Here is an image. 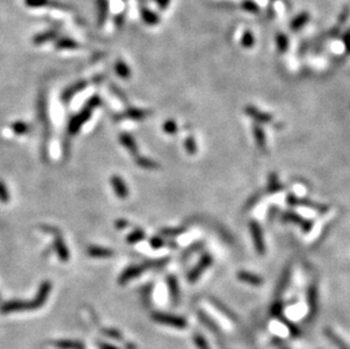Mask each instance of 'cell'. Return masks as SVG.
<instances>
[{"mask_svg": "<svg viewBox=\"0 0 350 349\" xmlns=\"http://www.w3.org/2000/svg\"><path fill=\"white\" fill-rule=\"evenodd\" d=\"M350 16V7L349 6H345L341 10V13H340V15L338 17V24H336V26L339 27H342L343 25H345L347 19L349 18Z\"/></svg>", "mask_w": 350, "mask_h": 349, "instance_id": "cell-44", "label": "cell"}, {"mask_svg": "<svg viewBox=\"0 0 350 349\" xmlns=\"http://www.w3.org/2000/svg\"><path fill=\"white\" fill-rule=\"evenodd\" d=\"M284 186L280 183V180H279L278 178V174L275 173H271L270 174H268V186H267V190L270 193L274 194V193H278V192H281L282 190H283Z\"/></svg>", "mask_w": 350, "mask_h": 349, "instance_id": "cell-29", "label": "cell"}, {"mask_svg": "<svg viewBox=\"0 0 350 349\" xmlns=\"http://www.w3.org/2000/svg\"><path fill=\"white\" fill-rule=\"evenodd\" d=\"M340 32H341V27H339V26L335 25L334 27H332V29L330 30L329 35L331 36V37H336V36H339Z\"/></svg>", "mask_w": 350, "mask_h": 349, "instance_id": "cell-53", "label": "cell"}, {"mask_svg": "<svg viewBox=\"0 0 350 349\" xmlns=\"http://www.w3.org/2000/svg\"><path fill=\"white\" fill-rule=\"evenodd\" d=\"M308 20H309V14L307 12H301L300 14H298L297 16L292 18L290 23V29L294 31V32L300 31L302 27L308 23Z\"/></svg>", "mask_w": 350, "mask_h": 349, "instance_id": "cell-25", "label": "cell"}, {"mask_svg": "<svg viewBox=\"0 0 350 349\" xmlns=\"http://www.w3.org/2000/svg\"><path fill=\"white\" fill-rule=\"evenodd\" d=\"M342 41H343V43H345L346 51H347V52H348V53H350V27H349L348 30L346 31L345 33H343Z\"/></svg>", "mask_w": 350, "mask_h": 349, "instance_id": "cell-51", "label": "cell"}, {"mask_svg": "<svg viewBox=\"0 0 350 349\" xmlns=\"http://www.w3.org/2000/svg\"><path fill=\"white\" fill-rule=\"evenodd\" d=\"M150 245H151L153 248L158 249V248H162L163 246L166 245V242L163 238L159 237V236H155V237H152L150 239Z\"/></svg>", "mask_w": 350, "mask_h": 349, "instance_id": "cell-49", "label": "cell"}, {"mask_svg": "<svg viewBox=\"0 0 350 349\" xmlns=\"http://www.w3.org/2000/svg\"><path fill=\"white\" fill-rule=\"evenodd\" d=\"M237 279L253 287H261L264 283V279L261 276L250 271H245V270L237 272Z\"/></svg>", "mask_w": 350, "mask_h": 349, "instance_id": "cell-13", "label": "cell"}, {"mask_svg": "<svg viewBox=\"0 0 350 349\" xmlns=\"http://www.w3.org/2000/svg\"><path fill=\"white\" fill-rule=\"evenodd\" d=\"M185 231H186L185 228H166V229H162V230L160 231V234H162L163 236H170V237H175V236L183 234Z\"/></svg>", "mask_w": 350, "mask_h": 349, "instance_id": "cell-46", "label": "cell"}, {"mask_svg": "<svg viewBox=\"0 0 350 349\" xmlns=\"http://www.w3.org/2000/svg\"><path fill=\"white\" fill-rule=\"evenodd\" d=\"M250 231L251 237H253V243L255 246V251L257 252V254L264 255L265 254V242L263 237V231H262L261 226L258 225V222L255 220H251L250 222Z\"/></svg>", "mask_w": 350, "mask_h": 349, "instance_id": "cell-6", "label": "cell"}, {"mask_svg": "<svg viewBox=\"0 0 350 349\" xmlns=\"http://www.w3.org/2000/svg\"><path fill=\"white\" fill-rule=\"evenodd\" d=\"M128 224H127V221H125V220H119L118 222H117V224H116V226H117V227L119 228V229H120L121 227H126V226H127Z\"/></svg>", "mask_w": 350, "mask_h": 349, "instance_id": "cell-56", "label": "cell"}, {"mask_svg": "<svg viewBox=\"0 0 350 349\" xmlns=\"http://www.w3.org/2000/svg\"><path fill=\"white\" fill-rule=\"evenodd\" d=\"M245 114L250 116V118H253L255 122H261V124H267V122H271L273 121L272 115L260 110V109L254 107V105H247V107L245 108Z\"/></svg>", "mask_w": 350, "mask_h": 349, "instance_id": "cell-12", "label": "cell"}, {"mask_svg": "<svg viewBox=\"0 0 350 349\" xmlns=\"http://www.w3.org/2000/svg\"><path fill=\"white\" fill-rule=\"evenodd\" d=\"M120 142H121V144L132 153V155H134V156L137 155V152H138L137 145H136L134 139H133L131 135L127 134V133H122V134L120 135Z\"/></svg>", "mask_w": 350, "mask_h": 349, "instance_id": "cell-28", "label": "cell"}, {"mask_svg": "<svg viewBox=\"0 0 350 349\" xmlns=\"http://www.w3.org/2000/svg\"><path fill=\"white\" fill-rule=\"evenodd\" d=\"M86 85H87L86 81H80L76 82V83L73 85H70V87H68L67 88H65L63 94H61V100L64 101V104H67V102L69 101L78 91H82L83 88L86 87Z\"/></svg>", "mask_w": 350, "mask_h": 349, "instance_id": "cell-22", "label": "cell"}, {"mask_svg": "<svg viewBox=\"0 0 350 349\" xmlns=\"http://www.w3.org/2000/svg\"><path fill=\"white\" fill-rule=\"evenodd\" d=\"M80 349H85V347H84V345H83V346H82Z\"/></svg>", "mask_w": 350, "mask_h": 349, "instance_id": "cell-59", "label": "cell"}, {"mask_svg": "<svg viewBox=\"0 0 350 349\" xmlns=\"http://www.w3.org/2000/svg\"><path fill=\"white\" fill-rule=\"evenodd\" d=\"M105 334H109V336H111L112 338H116V339H118V340L121 339V334L117 330H107L105 331Z\"/></svg>", "mask_w": 350, "mask_h": 349, "instance_id": "cell-54", "label": "cell"}, {"mask_svg": "<svg viewBox=\"0 0 350 349\" xmlns=\"http://www.w3.org/2000/svg\"><path fill=\"white\" fill-rule=\"evenodd\" d=\"M279 320H280L281 322L283 323L284 326L288 328L289 332H290V334H291L292 337H294V338H299V337L301 336V330L299 329V328H298L297 326H296V324L290 322V321H288L287 319H285L284 316H281Z\"/></svg>", "mask_w": 350, "mask_h": 349, "instance_id": "cell-38", "label": "cell"}, {"mask_svg": "<svg viewBox=\"0 0 350 349\" xmlns=\"http://www.w3.org/2000/svg\"><path fill=\"white\" fill-rule=\"evenodd\" d=\"M100 102H101L100 98L97 97V95H94V97H92L90 99L88 104L85 105L83 111H82L81 114H78L77 116H75V117L71 119V122H69V126H68V133H69L70 135L76 134V133L78 132V129L81 128V126L87 121L88 117H90L92 109H93L94 107H98V105H100Z\"/></svg>", "mask_w": 350, "mask_h": 349, "instance_id": "cell-1", "label": "cell"}, {"mask_svg": "<svg viewBox=\"0 0 350 349\" xmlns=\"http://www.w3.org/2000/svg\"><path fill=\"white\" fill-rule=\"evenodd\" d=\"M287 203L289 205H292V207H306L309 209H314L315 211H317L318 213L324 214L328 212L329 208L326 205L319 204V203H315V202L306 200V198H300L297 197L294 194H289L287 196Z\"/></svg>", "mask_w": 350, "mask_h": 349, "instance_id": "cell-5", "label": "cell"}, {"mask_svg": "<svg viewBox=\"0 0 350 349\" xmlns=\"http://www.w3.org/2000/svg\"><path fill=\"white\" fill-rule=\"evenodd\" d=\"M253 135H254L255 142H256L258 148H260L261 150H264L265 148H267V136H265L263 128H262L260 125L255 124L253 126Z\"/></svg>", "mask_w": 350, "mask_h": 349, "instance_id": "cell-27", "label": "cell"}, {"mask_svg": "<svg viewBox=\"0 0 350 349\" xmlns=\"http://www.w3.org/2000/svg\"><path fill=\"white\" fill-rule=\"evenodd\" d=\"M291 275H292L291 265H287L283 271H282V275L278 281L277 289H275V298H280L282 294H283L285 292V289L288 288L289 282H290L291 279Z\"/></svg>", "mask_w": 350, "mask_h": 349, "instance_id": "cell-15", "label": "cell"}, {"mask_svg": "<svg viewBox=\"0 0 350 349\" xmlns=\"http://www.w3.org/2000/svg\"><path fill=\"white\" fill-rule=\"evenodd\" d=\"M56 49L58 50H76L81 47V44L74 39L68 36H59L56 40Z\"/></svg>", "mask_w": 350, "mask_h": 349, "instance_id": "cell-23", "label": "cell"}, {"mask_svg": "<svg viewBox=\"0 0 350 349\" xmlns=\"http://www.w3.org/2000/svg\"><path fill=\"white\" fill-rule=\"evenodd\" d=\"M150 114H151V112H150L149 110H142V109L131 108L126 111V114L121 115V116H116V118L120 119L122 117H127V118L134 119V121H142V119H144L148 117V116H150Z\"/></svg>", "mask_w": 350, "mask_h": 349, "instance_id": "cell-26", "label": "cell"}, {"mask_svg": "<svg viewBox=\"0 0 350 349\" xmlns=\"http://www.w3.org/2000/svg\"><path fill=\"white\" fill-rule=\"evenodd\" d=\"M27 310H31V306L30 302H25V300H8L0 305V313L2 314L22 312Z\"/></svg>", "mask_w": 350, "mask_h": 349, "instance_id": "cell-10", "label": "cell"}, {"mask_svg": "<svg viewBox=\"0 0 350 349\" xmlns=\"http://www.w3.org/2000/svg\"><path fill=\"white\" fill-rule=\"evenodd\" d=\"M99 349H120L117 346H114V345L108 344V343H99Z\"/></svg>", "mask_w": 350, "mask_h": 349, "instance_id": "cell-55", "label": "cell"}, {"mask_svg": "<svg viewBox=\"0 0 350 349\" xmlns=\"http://www.w3.org/2000/svg\"><path fill=\"white\" fill-rule=\"evenodd\" d=\"M212 263H213V258L211 256V254H209V253L203 254L200 256L199 263H197V264L188 272V275H187V280H188L190 283L196 282L197 280L200 278V276L203 275V272L212 265Z\"/></svg>", "mask_w": 350, "mask_h": 349, "instance_id": "cell-3", "label": "cell"}, {"mask_svg": "<svg viewBox=\"0 0 350 349\" xmlns=\"http://www.w3.org/2000/svg\"><path fill=\"white\" fill-rule=\"evenodd\" d=\"M240 7L247 13L250 14L260 13V7H258V5L254 1V0H243V1L240 2Z\"/></svg>", "mask_w": 350, "mask_h": 349, "instance_id": "cell-40", "label": "cell"}, {"mask_svg": "<svg viewBox=\"0 0 350 349\" xmlns=\"http://www.w3.org/2000/svg\"><path fill=\"white\" fill-rule=\"evenodd\" d=\"M202 247H203L202 243H195V244L190 246V247H188V249H187V251H186L185 253H183V259L189 258V256L192 255V254H194V253L200 251V249H202Z\"/></svg>", "mask_w": 350, "mask_h": 349, "instance_id": "cell-47", "label": "cell"}, {"mask_svg": "<svg viewBox=\"0 0 350 349\" xmlns=\"http://www.w3.org/2000/svg\"><path fill=\"white\" fill-rule=\"evenodd\" d=\"M0 201L3 202V203H7L9 201L8 190H7L6 185L1 180H0Z\"/></svg>", "mask_w": 350, "mask_h": 349, "instance_id": "cell-50", "label": "cell"}, {"mask_svg": "<svg viewBox=\"0 0 350 349\" xmlns=\"http://www.w3.org/2000/svg\"><path fill=\"white\" fill-rule=\"evenodd\" d=\"M125 18H126V10L117 14V15L114 17L115 26L118 27V29H121V27L124 26V24H125Z\"/></svg>", "mask_w": 350, "mask_h": 349, "instance_id": "cell-48", "label": "cell"}, {"mask_svg": "<svg viewBox=\"0 0 350 349\" xmlns=\"http://www.w3.org/2000/svg\"><path fill=\"white\" fill-rule=\"evenodd\" d=\"M185 150H186V152L190 156L196 155L197 151H199L196 140L194 139V136L189 135V136H187V138H186V140H185Z\"/></svg>", "mask_w": 350, "mask_h": 349, "instance_id": "cell-39", "label": "cell"}, {"mask_svg": "<svg viewBox=\"0 0 350 349\" xmlns=\"http://www.w3.org/2000/svg\"><path fill=\"white\" fill-rule=\"evenodd\" d=\"M51 290V283L49 281H43L40 285V288L37 290V294L35 296V298L32 299L30 302V306L31 310H36L40 309L41 306L46 303V300L49 296V293Z\"/></svg>", "mask_w": 350, "mask_h": 349, "instance_id": "cell-9", "label": "cell"}, {"mask_svg": "<svg viewBox=\"0 0 350 349\" xmlns=\"http://www.w3.org/2000/svg\"><path fill=\"white\" fill-rule=\"evenodd\" d=\"M196 314H197V316L200 317V322H202V323L204 324V326H205V327L207 328V329H209V330L211 331V332H212V333L214 334V336H217V337H219V338L222 337V332H221L220 327L217 326V324L216 322H214V321H213L212 319H211V317H210L209 315H207V314H206L205 312H204L203 310L199 309V310L196 311Z\"/></svg>", "mask_w": 350, "mask_h": 349, "instance_id": "cell-17", "label": "cell"}, {"mask_svg": "<svg viewBox=\"0 0 350 349\" xmlns=\"http://www.w3.org/2000/svg\"><path fill=\"white\" fill-rule=\"evenodd\" d=\"M12 128H13V132L16 133V134H18V135L27 134V133L30 132V126L24 122H14Z\"/></svg>", "mask_w": 350, "mask_h": 349, "instance_id": "cell-42", "label": "cell"}, {"mask_svg": "<svg viewBox=\"0 0 350 349\" xmlns=\"http://www.w3.org/2000/svg\"><path fill=\"white\" fill-rule=\"evenodd\" d=\"M154 2L156 3V6H158L160 9L165 10L168 8L170 2H171V0H154Z\"/></svg>", "mask_w": 350, "mask_h": 349, "instance_id": "cell-52", "label": "cell"}, {"mask_svg": "<svg viewBox=\"0 0 350 349\" xmlns=\"http://www.w3.org/2000/svg\"><path fill=\"white\" fill-rule=\"evenodd\" d=\"M240 43H241V46L245 48V49H250V48L255 44L254 34L250 32V31H246V32L241 35Z\"/></svg>", "mask_w": 350, "mask_h": 349, "instance_id": "cell-41", "label": "cell"}, {"mask_svg": "<svg viewBox=\"0 0 350 349\" xmlns=\"http://www.w3.org/2000/svg\"><path fill=\"white\" fill-rule=\"evenodd\" d=\"M139 15H141L143 22L148 24L150 26L158 25L160 23V16L155 12H153L152 9H150L149 7L143 6L139 7Z\"/></svg>", "mask_w": 350, "mask_h": 349, "instance_id": "cell-21", "label": "cell"}, {"mask_svg": "<svg viewBox=\"0 0 350 349\" xmlns=\"http://www.w3.org/2000/svg\"><path fill=\"white\" fill-rule=\"evenodd\" d=\"M152 320L156 323L163 324V326L173 327L176 329H185L188 326L185 317L175 315V314L163 313V312H153L152 313Z\"/></svg>", "mask_w": 350, "mask_h": 349, "instance_id": "cell-2", "label": "cell"}, {"mask_svg": "<svg viewBox=\"0 0 350 349\" xmlns=\"http://www.w3.org/2000/svg\"><path fill=\"white\" fill-rule=\"evenodd\" d=\"M115 70L119 77L124 78V80H128L131 77V68L128 67V65L122 60H118L117 63L115 64Z\"/></svg>", "mask_w": 350, "mask_h": 349, "instance_id": "cell-31", "label": "cell"}, {"mask_svg": "<svg viewBox=\"0 0 350 349\" xmlns=\"http://www.w3.org/2000/svg\"><path fill=\"white\" fill-rule=\"evenodd\" d=\"M324 334L329 338V340L331 341L332 344H334L335 346L338 347V349H349L348 346H347V345L341 340V338H340L339 336H336V334L333 332V330L331 329V328H325Z\"/></svg>", "mask_w": 350, "mask_h": 349, "instance_id": "cell-33", "label": "cell"}, {"mask_svg": "<svg viewBox=\"0 0 350 349\" xmlns=\"http://www.w3.org/2000/svg\"><path fill=\"white\" fill-rule=\"evenodd\" d=\"M95 6H97V18L98 25L103 26L104 23L107 22L109 15V0H95Z\"/></svg>", "mask_w": 350, "mask_h": 349, "instance_id": "cell-20", "label": "cell"}, {"mask_svg": "<svg viewBox=\"0 0 350 349\" xmlns=\"http://www.w3.org/2000/svg\"><path fill=\"white\" fill-rule=\"evenodd\" d=\"M59 36H60V30L57 29V27H51L49 30L43 31V32H40L37 33L36 35H34L32 42L35 44V46H41V44L50 42V41L57 40Z\"/></svg>", "mask_w": 350, "mask_h": 349, "instance_id": "cell-11", "label": "cell"}, {"mask_svg": "<svg viewBox=\"0 0 350 349\" xmlns=\"http://www.w3.org/2000/svg\"><path fill=\"white\" fill-rule=\"evenodd\" d=\"M136 163H137V165L141 167V168H144V169H148V170L159 168L158 163L154 162L151 159L145 158V157H136Z\"/></svg>", "mask_w": 350, "mask_h": 349, "instance_id": "cell-36", "label": "cell"}, {"mask_svg": "<svg viewBox=\"0 0 350 349\" xmlns=\"http://www.w3.org/2000/svg\"><path fill=\"white\" fill-rule=\"evenodd\" d=\"M210 303L212 304L214 307H217V309L219 310L224 316L228 317L231 322H234V323L239 322V317H238L237 314L234 313L233 310H230L229 307H228L223 302H221L220 299L216 298V297H210Z\"/></svg>", "mask_w": 350, "mask_h": 349, "instance_id": "cell-18", "label": "cell"}, {"mask_svg": "<svg viewBox=\"0 0 350 349\" xmlns=\"http://www.w3.org/2000/svg\"><path fill=\"white\" fill-rule=\"evenodd\" d=\"M167 283H168L169 296L170 299H171L172 305L177 306L180 300V288L178 280H177V278L173 275H170L167 277Z\"/></svg>", "mask_w": 350, "mask_h": 349, "instance_id": "cell-16", "label": "cell"}, {"mask_svg": "<svg viewBox=\"0 0 350 349\" xmlns=\"http://www.w3.org/2000/svg\"><path fill=\"white\" fill-rule=\"evenodd\" d=\"M270 315L275 319L283 316V302L281 298H275L270 306Z\"/></svg>", "mask_w": 350, "mask_h": 349, "instance_id": "cell-32", "label": "cell"}, {"mask_svg": "<svg viewBox=\"0 0 350 349\" xmlns=\"http://www.w3.org/2000/svg\"><path fill=\"white\" fill-rule=\"evenodd\" d=\"M88 254L93 256V258H110V256H112V254H114V252L109 248L93 246V247L88 248Z\"/></svg>", "mask_w": 350, "mask_h": 349, "instance_id": "cell-35", "label": "cell"}, {"mask_svg": "<svg viewBox=\"0 0 350 349\" xmlns=\"http://www.w3.org/2000/svg\"><path fill=\"white\" fill-rule=\"evenodd\" d=\"M307 305L308 314L306 316L307 322H312L314 317L317 315L318 311V289L316 282H313L307 288Z\"/></svg>", "mask_w": 350, "mask_h": 349, "instance_id": "cell-4", "label": "cell"}, {"mask_svg": "<svg viewBox=\"0 0 350 349\" xmlns=\"http://www.w3.org/2000/svg\"><path fill=\"white\" fill-rule=\"evenodd\" d=\"M275 44H277V49L279 52L284 53L285 51L289 49V39L284 33L279 32L275 35Z\"/></svg>", "mask_w": 350, "mask_h": 349, "instance_id": "cell-34", "label": "cell"}, {"mask_svg": "<svg viewBox=\"0 0 350 349\" xmlns=\"http://www.w3.org/2000/svg\"><path fill=\"white\" fill-rule=\"evenodd\" d=\"M124 1H126V0H124ZM138 1H141V2H148L149 0H138Z\"/></svg>", "mask_w": 350, "mask_h": 349, "instance_id": "cell-58", "label": "cell"}, {"mask_svg": "<svg viewBox=\"0 0 350 349\" xmlns=\"http://www.w3.org/2000/svg\"><path fill=\"white\" fill-rule=\"evenodd\" d=\"M281 219H282V221H284V222H290V224L298 225L299 227L301 228V230L305 232V234H307V232H309L313 229V222L311 220L301 218L300 215L295 213V212H292V211L283 212L281 215Z\"/></svg>", "mask_w": 350, "mask_h": 349, "instance_id": "cell-7", "label": "cell"}, {"mask_svg": "<svg viewBox=\"0 0 350 349\" xmlns=\"http://www.w3.org/2000/svg\"><path fill=\"white\" fill-rule=\"evenodd\" d=\"M43 228H46L44 229L46 231H49V232H51V234H53L54 236H56L54 246H56V251L58 253V256H59V259L61 260V261H67L69 254H68V249L66 248V245H65L63 238H60L59 231L56 230V228H51V227H43Z\"/></svg>", "mask_w": 350, "mask_h": 349, "instance_id": "cell-14", "label": "cell"}, {"mask_svg": "<svg viewBox=\"0 0 350 349\" xmlns=\"http://www.w3.org/2000/svg\"><path fill=\"white\" fill-rule=\"evenodd\" d=\"M193 341L195 344L197 349H211L209 343L205 339V337L200 332H194L193 334Z\"/></svg>", "mask_w": 350, "mask_h": 349, "instance_id": "cell-37", "label": "cell"}, {"mask_svg": "<svg viewBox=\"0 0 350 349\" xmlns=\"http://www.w3.org/2000/svg\"><path fill=\"white\" fill-rule=\"evenodd\" d=\"M163 131H165L167 134L173 135V134H176L177 131H178V126H177L175 121H172V119H168V121L163 124Z\"/></svg>", "mask_w": 350, "mask_h": 349, "instance_id": "cell-45", "label": "cell"}, {"mask_svg": "<svg viewBox=\"0 0 350 349\" xmlns=\"http://www.w3.org/2000/svg\"><path fill=\"white\" fill-rule=\"evenodd\" d=\"M24 3L30 8H54L60 10H69L70 7L59 0H24Z\"/></svg>", "mask_w": 350, "mask_h": 349, "instance_id": "cell-8", "label": "cell"}, {"mask_svg": "<svg viewBox=\"0 0 350 349\" xmlns=\"http://www.w3.org/2000/svg\"><path fill=\"white\" fill-rule=\"evenodd\" d=\"M143 271H145L143 264L142 265H131L129 268L126 269L125 271L121 273L120 277H119V283H120V285H125V283L128 282L129 280L137 278L138 276H141Z\"/></svg>", "mask_w": 350, "mask_h": 349, "instance_id": "cell-19", "label": "cell"}, {"mask_svg": "<svg viewBox=\"0 0 350 349\" xmlns=\"http://www.w3.org/2000/svg\"><path fill=\"white\" fill-rule=\"evenodd\" d=\"M54 347L58 349H80L83 346V343L77 340H69V339H63L58 340L53 343Z\"/></svg>", "mask_w": 350, "mask_h": 349, "instance_id": "cell-30", "label": "cell"}, {"mask_svg": "<svg viewBox=\"0 0 350 349\" xmlns=\"http://www.w3.org/2000/svg\"><path fill=\"white\" fill-rule=\"evenodd\" d=\"M272 1H275V0H272ZM283 1H284V3H285V5H287V6H289V8H290V7H291V3H290V2H289V0H283Z\"/></svg>", "mask_w": 350, "mask_h": 349, "instance_id": "cell-57", "label": "cell"}, {"mask_svg": "<svg viewBox=\"0 0 350 349\" xmlns=\"http://www.w3.org/2000/svg\"><path fill=\"white\" fill-rule=\"evenodd\" d=\"M111 184L112 187L116 192V194L118 195L120 198H125L128 196V188L124 183V180L121 179L119 176H114L111 178Z\"/></svg>", "mask_w": 350, "mask_h": 349, "instance_id": "cell-24", "label": "cell"}, {"mask_svg": "<svg viewBox=\"0 0 350 349\" xmlns=\"http://www.w3.org/2000/svg\"><path fill=\"white\" fill-rule=\"evenodd\" d=\"M144 237H145L144 231L141 230V229H136V230L133 231L132 234L128 235L127 241H128V243H131V244H135V243L144 239Z\"/></svg>", "mask_w": 350, "mask_h": 349, "instance_id": "cell-43", "label": "cell"}]
</instances>
